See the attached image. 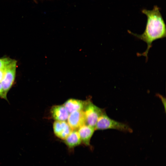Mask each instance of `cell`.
Segmentation results:
<instances>
[{"label":"cell","mask_w":166,"mask_h":166,"mask_svg":"<svg viewBox=\"0 0 166 166\" xmlns=\"http://www.w3.org/2000/svg\"><path fill=\"white\" fill-rule=\"evenodd\" d=\"M160 10V8L156 5L154 6L151 10L145 9L142 10V13L145 15L147 18L145 29L142 34H138L128 31L130 34L147 43V47L146 51L141 54H137L138 56L145 57L147 61L152 42L166 36V25Z\"/></svg>","instance_id":"obj_1"},{"label":"cell","mask_w":166,"mask_h":166,"mask_svg":"<svg viewBox=\"0 0 166 166\" xmlns=\"http://www.w3.org/2000/svg\"><path fill=\"white\" fill-rule=\"evenodd\" d=\"M94 128L95 130L114 129L124 132L131 133L132 132L128 125L111 119L105 111L99 117Z\"/></svg>","instance_id":"obj_2"},{"label":"cell","mask_w":166,"mask_h":166,"mask_svg":"<svg viewBox=\"0 0 166 166\" xmlns=\"http://www.w3.org/2000/svg\"><path fill=\"white\" fill-rule=\"evenodd\" d=\"M86 119V124L95 128L100 116L105 111L94 104L89 100H87L83 110Z\"/></svg>","instance_id":"obj_3"},{"label":"cell","mask_w":166,"mask_h":166,"mask_svg":"<svg viewBox=\"0 0 166 166\" xmlns=\"http://www.w3.org/2000/svg\"><path fill=\"white\" fill-rule=\"evenodd\" d=\"M17 62V61L14 60L8 66L4 77L0 83L6 94L12 87L15 79Z\"/></svg>","instance_id":"obj_4"},{"label":"cell","mask_w":166,"mask_h":166,"mask_svg":"<svg viewBox=\"0 0 166 166\" xmlns=\"http://www.w3.org/2000/svg\"><path fill=\"white\" fill-rule=\"evenodd\" d=\"M67 123L72 130H77L86 124V119L83 110L73 112L69 114Z\"/></svg>","instance_id":"obj_5"},{"label":"cell","mask_w":166,"mask_h":166,"mask_svg":"<svg viewBox=\"0 0 166 166\" xmlns=\"http://www.w3.org/2000/svg\"><path fill=\"white\" fill-rule=\"evenodd\" d=\"M53 129L55 136L63 140L72 130L65 121H55L53 124Z\"/></svg>","instance_id":"obj_6"},{"label":"cell","mask_w":166,"mask_h":166,"mask_svg":"<svg viewBox=\"0 0 166 166\" xmlns=\"http://www.w3.org/2000/svg\"><path fill=\"white\" fill-rule=\"evenodd\" d=\"M78 129L81 142L85 145L90 147V139L95 130L94 128L86 124Z\"/></svg>","instance_id":"obj_7"},{"label":"cell","mask_w":166,"mask_h":166,"mask_svg":"<svg viewBox=\"0 0 166 166\" xmlns=\"http://www.w3.org/2000/svg\"><path fill=\"white\" fill-rule=\"evenodd\" d=\"M50 112L51 116L55 121H65L67 120L69 114L63 105L52 106Z\"/></svg>","instance_id":"obj_8"},{"label":"cell","mask_w":166,"mask_h":166,"mask_svg":"<svg viewBox=\"0 0 166 166\" xmlns=\"http://www.w3.org/2000/svg\"><path fill=\"white\" fill-rule=\"evenodd\" d=\"M85 101L75 99H69L63 105L69 113L75 111L83 110L86 104Z\"/></svg>","instance_id":"obj_9"},{"label":"cell","mask_w":166,"mask_h":166,"mask_svg":"<svg viewBox=\"0 0 166 166\" xmlns=\"http://www.w3.org/2000/svg\"><path fill=\"white\" fill-rule=\"evenodd\" d=\"M64 140V143L70 151L73 150L75 147L79 145L82 142L77 130H72Z\"/></svg>","instance_id":"obj_10"},{"label":"cell","mask_w":166,"mask_h":166,"mask_svg":"<svg viewBox=\"0 0 166 166\" xmlns=\"http://www.w3.org/2000/svg\"><path fill=\"white\" fill-rule=\"evenodd\" d=\"M14 60L9 57L0 58V69L5 68L9 65Z\"/></svg>","instance_id":"obj_11"},{"label":"cell","mask_w":166,"mask_h":166,"mask_svg":"<svg viewBox=\"0 0 166 166\" xmlns=\"http://www.w3.org/2000/svg\"><path fill=\"white\" fill-rule=\"evenodd\" d=\"M9 65L5 68L0 69V83L2 80L7 68Z\"/></svg>","instance_id":"obj_12"},{"label":"cell","mask_w":166,"mask_h":166,"mask_svg":"<svg viewBox=\"0 0 166 166\" xmlns=\"http://www.w3.org/2000/svg\"><path fill=\"white\" fill-rule=\"evenodd\" d=\"M6 96L7 94L4 92L2 89V85L0 83V97L7 100Z\"/></svg>","instance_id":"obj_13"}]
</instances>
